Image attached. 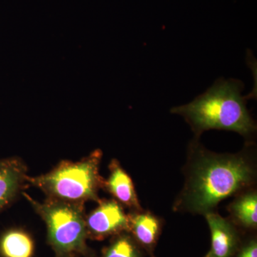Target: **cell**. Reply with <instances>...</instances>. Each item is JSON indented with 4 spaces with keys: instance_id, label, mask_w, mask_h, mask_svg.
<instances>
[{
    "instance_id": "6da1fadb",
    "label": "cell",
    "mask_w": 257,
    "mask_h": 257,
    "mask_svg": "<svg viewBox=\"0 0 257 257\" xmlns=\"http://www.w3.org/2000/svg\"><path fill=\"white\" fill-rule=\"evenodd\" d=\"M194 161L176 207L191 212H212L219 202L253 183L254 169L247 155H218L197 142L191 145Z\"/></svg>"
},
{
    "instance_id": "7a4b0ae2",
    "label": "cell",
    "mask_w": 257,
    "mask_h": 257,
    "mask_svg": "<svg viewBox=\"0 0 257 257\" xmlns=\"http://www.w3.org/2000/svg\"><path fill=\"white\" fill-rule=\"evenodd\" d=\"M243 89L239 79L219 78L205 92L188 104L172 108L171 112L183 116L197 137L219 130L249 138L256 125L246 106L251 95H243Z\"/></svg>"
},
{
    "instance_id": "3957f363",
    "label": "cell",
    "mask_w": 257,
    "mask_h": 257,
    "mask_svg": "<svg viewBox=\"0 0 257 257\" xmlns=\"http://www.w3.org/2000/svg\"><path fill=\"white\" fill-rule=\"evenodd\" d=\"M102 152L96 150L77 162L61 161L47 173L28 176L30 187H37L48 199L84 203L100 200L99 192L104 189V179L99 173Z\"/></svg>"
},
{
    "instance_id": "277c9868",
    "label": "cell",
    "mask_w": 257,
    "mask_h": 257,
    "mask_svg": "<svg viewBox=\"0 0 257 257\" xmlns=\"http://www.w3.org/2000/svg\"><path fill=\"white\" fill-rule=\"evenodd\" d=\"M24 197L35 212L45 221L47 241L57 257H74L89 253L84 203L63 202L47 198L35 200L27 193Z\"/></svg>"
},
{
    "instance_id": "5b68a950",
    "label": "cell",
    "mask_w": 257,
    "mask_h": 257,
    "mask_svg": "<svg viewBox=\"0 0 257 257\" xmlns=\"http://www.w3.org/2000/svg\"><path fill=\"white\" fill-rule=\"evenodd\" d=\"M98 206L86 216L88 236L103 239L128 231V214L114 199H101Z\"/></svg>"
},
{
    "instance_id": "8992f818",
    "label": "cell",
    "mask_w": 257,
    "mask_h": 257,
    "mask_svg": "<svg viewBox=\"0 0 257 257\" xmlns=\"http://www.w3.org/2000/svg\"><path fill=\"white\" fill-rule=\"evenodd\" d=\"M28 167L18 157L0 160V214L30 187L27 180Z\"/></svg>"
},
{
    "instance_id": "52a82bcc",
    "label": "cell",
    "mask_w": 257,
    "mask_h": 257,
    "mask_svg": "<svg viewBox=\"0 0 257 257\" xmlns=\"http://www.w3.org/2000/svg\"><path fill=\"white\" fill-rule=\"evenodd\" d=\"M109 175L104 179V189L114 200L134 211H141L138 195L130 176L122 168L118 160H112L109 165Z\"/></svg>"
},
{
    "instance_id": "ba28073f",
    "label": "cell",
    "mask_w": 257,
    "mask_h": 257,
    "mask_svg": "<svg viewBox=\"0 0 257 257\" xmlns=\"http://www.w3.org/2000/svg\"><path fill=\"white\" fill-rule=\"evenodd\" d=\"M205 216L211 235V249L206 257H231L237 243L234 226L216 213H207Z\"/></svg>"
},
{
    "instance_id": "9c48e42d",
    "label": "cell",
    "mask_w": 257,
    "mask_h": 257,
    "mask_svg": "<svg viewBox=\"0 0 257 257\" xmlns=\"http://www.w3.org/2000/svg\"><path fill=\"white\" fill-rule=\"evenodd\" d=\"M128 231L145 246H151L156 241L160 230L158 218L150 212L137 211L128 214Z\"/></svg>"
},
{
    "instance_id": "30bf717a",
    "label": "cell",
    "mask_w": 257,
    "mask_h": 257,
    "mask_svg": "<svg viewBox=\"0 0 257 257\" xmlns=\"http://www.w3.org/2000/svg\"><path fill=\"white\" fill-rule=\"evenodd\" d=\"M34 250L33 239L23 229L8 230L0 239V253L3 257H32Z\"/></svg>"
},
{
    "instance_id": "8fae6325",
    "label": "cell",
    "mask_w": 257,
    "mask_h": 257,
    "mask_svg": "<svg viewBox=\"0 0 257 257\" xmlns=\"http://www.w3.org/2000/svg\"><path fill=\"white\" fill-rule=\"evenodd\" d=\"M230 212L239 224L246 228H256L257 195L248 192L240 196L230 206Z\"/></svg>"
},
{
    "instance_id": "7c38bea8",
    "label": "cell",
    "mask_w": 257,
    "mask_h": 257,
    "mask_svg": "<svg viewBox=\"0 0 257 257\" xmlns=\"http://www.w3.org/2000/svg\"><path fill=\"white\" fill-rule=\"evenodd\" d=\"M103 257H140V253L133 240L124 235L106 248Z\"/></svg>"
},
{
    "instance_id": "4fadbf2b",
    "label": "cell",
    "mask_w": 257,
    "mask_h": 257,
    "mask_svg": "<svg viewBox=\"0 0 257 257\" xmlns=\"http://www.w3.org/2000/svg\"><path fill=\"white\" fill-rule=\"evenodd\" d=\"M239 257H257V243L252 241L241 250Z\"/></svg>"
},
{
    "instance_id": "5bb4252c",
    "label": "cell",
    "mask_w": 257,
    "mask_h": 257,
    "mask_svg": "<svg viewBox=\"0 0 257 257\" xmlns=\"http://www.w3.org/2000/svg\"><path fill=\"white\" fill-rule=\"evenodd\" d=\"M74 257H75V256H74Z\"/></svg>"
}]
</instances>
